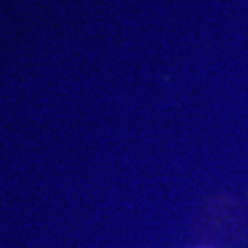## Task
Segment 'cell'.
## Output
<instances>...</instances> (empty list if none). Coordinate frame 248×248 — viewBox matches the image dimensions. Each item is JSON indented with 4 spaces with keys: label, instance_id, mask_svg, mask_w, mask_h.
Here are the masks:
<instances>
[{
    "label": "cell",
    "instance_id": "obj_1",
    "mask_svg": "<svg viewBox=\"0 0 248 248\" xmlns=\"http://www.w3.org/2000/svg\"><path fill=\"white\" fill-rule=\"evenodd\" d=\"M199 248H210V247H199Z\"/></svg>",
    "mask_w": 248,
    "mask_h": 248
}]
</instances>
